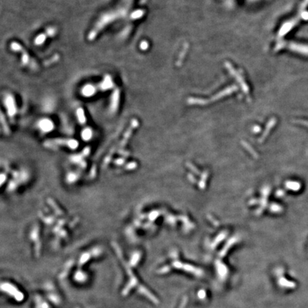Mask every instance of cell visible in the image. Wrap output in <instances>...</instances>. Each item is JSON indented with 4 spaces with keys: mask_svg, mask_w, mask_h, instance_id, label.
<instances>
[{
    "mask_svg": "<svg viewBox=\"0 0 308 308\" xmlns=\"http://www.w3.org/2000/svg\"><path fill=\"white\" fill-rule=\"evenodd\" d=\"M112 245L114 248L115 249L116 252L117 257L121 262V264H122L124 270L126 272L127 276H128V281H127L126 284L125 285L124 287L123 288L122 292H121L122 296L126 297L131 292L133 289H136L138 293L145 296V297L148 298V299H150L153 303H158V299L145 287H144L143 285L140 283L138 278L136 277L133 271V267L128 263V262L125 261L122 252H121V249L118 246V245H116L115 242H113Z\"/></svg>",
    "mask_w": 308,
    "mask_h": 308,
    "instance_id": "1",
    "label": "cell"
},
{
    "mask_svg": "<svg viewBox=\"0 0 308 308\" xmlns=\"http://www.w3.org/2000/svg\"><path fill=\"white\" fill-rule=\"evenodd\" d=\"M1 292L5 293L17 302H21L24 299V294L14 284L9 282H2L1 283Z\"/></svg>",
    "mask_w": 308,
    "mask_h": 308,
    "instance_id": "2",
    "label": "cell"
},
{
    "mask_svg": "<svg viewBox=\"0 0 308 308\" xmlns=\"http://www.w3.org/2000/svg\"><path fill=\"white\" fill-rule=\"evenodd\" d=\"M44 288L46 292V297L51 304L55 306H60L62 304V299L52 282H46Z\"/></svg>",
    "mask_w": 308,
    "mask_h": 308,
    "instance_id": "3",
    "label": "cell"
},
{
    "mask_svg": "<svg viewBox=\"0 0 308 308\" xmlns=\"http://www.w3.org/2000/svg\"><path fill=\"white\" fill-rule=\"evenodd\" d=\"M102 253V250L99 248H96L92 249L91 250H88L87 252H84L80 257L78 260V266L82 267L85 265L86 263L88 262L90 260L93 259L94 258L100 256Z\"/></svg>",
    "mask_w": 308,
    "mask_h": 308,
    "instance_id": "4",
    "label": "cell"
},
{
    "mask_svg": "<svg viewBox=\"0 0 308 308\" xmlns=\"http://www.w3.org/2000/svg\"><path fill=\"white\" fill-rule=\"evenodd\" d=\"M225 66H226V68H228V71H230V73L231 74H232V76H233L234 77H235V78L237 79V81H238V82L241 85V87H242V90L244 91V92H245L246 94H248V91H249V88H248V86H247L246 83L245 82V81H244V78H242V76H241L240 74H239V73L238 72V71H236V70L235 69V68H232V66H231V64H230L229 62H226L225 63Z\"/></svg>",
    "mask_w": 308,
    "mask_h": 308,
    "instance_id": "5",
    "label": "cell"
},
{
    "mask_svg": "<svg viewBox=\"0 0 308 308\" xmlns=\"http://www.w3.org/2000/svg\"><path fill=\"white\" fill-rule=\"evenodd\" d=\"M56 34V29L54 28H49L46 30L44 33L40 34L39 35L37 36L35 38V44L37 45H41L44 41H46L48 37H51L54 36Z\"/></svg>",
    "mask_w": 308,
    "mask_h": 308,
    "instance_id": "6",
    "label": "cell"
},
{
    "mask_svg": "<svg viewBox=\"0 0 308 308\" xmlns=\"http://www.w3.org/2000/svg\"><path fill=\"white\" fill-rule=\"evenodd\" d=\"M34 308H51L49 303L40 295H35L34 296Z\"/></svg>",
    "mask_w": 308,
    "mask_h": 308,
    "instance_id": "7",
    "label": "cell"
},
{
    "mask_svg": "<svg viewBox=\"0 0 308 308\" xmlns=\"http://www.w3.org/2000/svg\"><path fill=\"white\" fill-rule=\"evenodd\" d=\"M5 97L6 98L5 100H4V103H5V106L7 108V111H8L9 115L12 116L15 115L16 113L15 101H14L12 96L8 95Z\"/></svg>",
    "mask_w": 308,
    "mask_h": 308,
    "instance_id": "8",
    "label": "cell"
},
{
    "mask_svg": "<svg viewBox=\"0 0 308 308\" xmlns=\"http://www.w3.org/2000/svg\"><path fill=\"white\" fill-rule=\"evenodd\" d=\"M88 276L87 273L81 270V268H78L76 271L75 274L74 275V280L79 284H84L88 281Z\"/></svg>",
    "mask_w": 308,
    "mask_h": 308,
    "instance_id": "9",
    "label": "cell"
},
{
    "mask_svg": "<svg viewBox=\"0 0 308 308\" xmlns=\"http://www.w3.org/2000/svg\"><path fill=\"white\" fill-rule=\"evenodd\" d=\"M131 259H130L128 263L134 268V267L137 266L138 264V262H140L141 258V254L140 252H135L134 253L132 254V256H131Z\"/></svg>",
    "mask_w": 308,
    "mask_h": 308,
    "instance_id": "10",
    "label": "cell"
},
{
    "mask_svg": "<svg viewBox=\"0 0 308 308\" xmlns=\"http://www.w3.org/2000/svg\"><path fill=\"white\" fill-rule=\"evenodd\" d=\"M52 123L48 119H44L39 122V128H42L43 131H48L52 128Z\"/></svg>",
    "mask_w": 308,
    "mask_h": 308,
    "instance_id": "11",
    "label": "cell"
},
{
    "mask_svg": "<svg viewBox=\"0 0 308 308\" xmlns=\"http://www.w3.org/2000/svg\"><path fill=\"white\" fill-rule=\"evenodd\" d=\"M71 262H68V264H67L66 266V268H64V270H63L62 272H61V275H60V277H61V278H64L66 277L67 276V275L68 274V272H69L70 270H71Z\"/></svg>",
    "mask_w": 308,
    "mask_h": 308,
    "instance_id": "12",
    "label": "cell"
},
{
    "mask_svg": "<svg viewBox=\"0 0 308 308\" xmlns=\"http://www.w3.org/2000/svg\"><path fill=\"white\" fill-rule=\"evenodd\" d=\"M199 297L200 298H203L205 297V292H204L203 290H201L199 292Z\"/></svg>",
    "mask_w": 308,
    "mask_h": 308,
    "instance_id": "13",
    "label": "cell"
},
{
    "mask_svg": "<svg viewBox=\"0 0 308 308\" xmlns=\"http://www.w3.org/2000/svg\"><path fill=\"white\" fill-rule=\"evenodd\" d=\"M76 308H79V307H76Z\"/></svg>",
    "mask_w": 308,
    "mask_h": 308,
    "instance_id": "14",
    "label": "cell"
}]
</instances>
